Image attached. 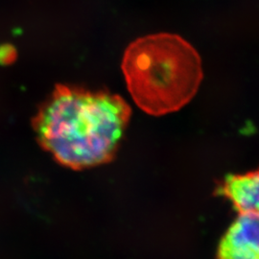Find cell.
Wrapping results in <instances>:
<instances>
[{"label":"cell","mask_w":259,"mask_h":259,"mask_svg":"<svg viewBox=\"0 0 259 259\" xmlns=\"http://www.w3.org/2000/svg\"><path fill=\"white\" fill-rule=\"evenodd\" d=\"M226 190L241 212L256 213L259 202L257 173L230 178Z\"/></svg>","instance_id":"277c9868"},{"label":"cell","mask_w":259,"mask_h":259,"mask_svg":"<svg viewBox=\"0 0 259 259\" xmlns=\"http://www.w3.org/2000/svg\"><path fill=\"white\" fill-rule=\"evenodd\" d=\"M132 109L105 91L59 84L34 119L39 144L74 169L108 161L128 127Z\"/></svg>","instance_id":"6da1fadb"},{"label":"cell","mask_w":259,"mask_h":259,"mask_svg":"<svg viewBox=\"0 0 259 259\" xmlns=\"http://www.w3.org/2000/svg\"><path fill=\"white\" fill-rule=\"evenodd\" d=\"M259 228L256 213H242L221 247L222 259H257Z\"/></svg>","instance_id":"3957f363"},{"label":"cell","mask_w":259,"mask_h":259,"mask_svg":"<svg viewBox=\"0 0 259 259\" xmlns=\"http://www.w3.org/2000/svg\"><path fill=\"white\" fill-rule=\"evenodd\" d=\"M121 66L133 100L154 116L185 107L193 99L204 76L197 50L185 38L170 33L133 41Z\"/></svg>","instance_id":"7a4b0ae2"},{"label":"cell","mask_w":259,"mask_h":259,"mask_svg":"<svg viewBox=\"0 0 259 259\" xmlns=\"http://www.w3.org/2000/svg\"><path fill=\"white\" fill-rule=\"evenodd\" d=\"M16 57L15 49L10 46L0 47V63L7 65L14 61Z\"/></svg>","instance_id":"5b68a950"}]
</instances>
